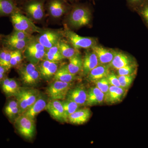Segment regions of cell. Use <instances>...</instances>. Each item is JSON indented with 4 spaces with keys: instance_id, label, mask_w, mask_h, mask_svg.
Listing matches in <instances>:
<instances>
[{
    "instance_id": "41",
    "label": "cell",
    "mask_w": 148,
    "mask_h": 148,
    "mask_svg": "<svg viewBox=\"0 0 148 148\" xmlns=\"http://www.w3.org/2000/svg\"><path fill=\"white\" fill-rule=\"evenodd\" d=\"M3 36L2 35H0V44L2 43V41Z\"/></svg>"
},
{
    "instance_id": "16",
    "label": "cell",
    "mask_w": 148,
    "mask_h": 148,
    "mask_svg": "<svg viewBox=\"0 0 148 148\" xmlns=\"http://www.w3.org/2000/svg\"><path fill=\"white\" fill-rule=\"evenodd\" d=\"M91 49L97 56L99 64L103 65L110 64L116 52L97 45L94 46Z\"/></svg>"
},
{
    "instance_id": "29",
    "label": "cell",
    "mask_w": 148,
    "mask_h": 148,
    "mask_svg": "<svg viewBox=\"0 0 148 148\" xmlns=\"http://www.w3.org/2000/svg\"><path fill=\"white\" fill-rule=\"evenodd\" d=\"M64 59V58L61 55L59 50L58 43L47 49L43 58V59L54 62H59Z\"/></svg>"
},
{
    "instance_id": "14",
    "label": "cell",
    "mask_w": 148,
    "mask_h": 148,
    "mask_svg": "<svg viewBox=\"0 0 148 148\" xmlns=\"http://www.w3.org/2000/svg\"><path fill=\"white\" fill-rule=\"evenodd\" d=\"M48 102L45 95L40 93L36 101L23 114L35 121L37 116L41 112L45 110Z\"/></svg>"
},
{
    "instance_id": "2",
    "label": "cell",
    "mask_w": 148,
    "mask_h": 148,
    "mask_svg": "<svg viewBox=\"0 0 148 148\" xmlns=\"http://www.w3.org/2000/svg\"><path fill=\"white\" fill-rule=\"evenodd\" d=\"M39 90L33 88L21 87L15 96L20 108V115L23 114L36 101Z\"/></svg>"
},
{
    "instance_id": "4",
    "label": "cell",
    "mask_w": 148,
    "mask_h": 148,
    "mask_svg": "<svg viewBox=\"0 0 148 148\" xmlns=\"http://www.w3.org/2000/svg\"><path fill=\"white\" fill-rule=\"evenodd\" d=\"M10 20L14 30L33 33L40 34L43 29L37 27L30 18L21 14L20 11L16 12L10 16Z\"/></svg>"
},
{
    "instance_id": "23",
    "label": "cell",
    "mask_w": 148,
    "mask_h": 148,
    "mask_svg": "<svg viewBox=\"0 0 148 148\" xmlns=\"http://www.w3.org/2000/svg\"><path fill=\"white\" fill-rule=\"evenodd\" d=\"M110 68L109 65L99 64L87 75L88 80L89 82H94L103 78L107 77L110 73Z\"/></svg>"
},
{
    "instance_id": "12",
    "label": "cell",
    "mask_w": 148,
    "mask_h": 148,
    "mask_svg": "<svg viewBox=\"0 0 148 148\" xmlns=\"http://www.w3.org/2000/svg\"><path fill=\"white\" fill-rule=\"evenodd\" d=\"M0 87L3 92L8 98L15 97L21 88L16 79L8 77L0 81Z\"/></svg>"
},
{
    "instance_id": "27",
    "label": "cell",
    "mask_w": 148,
    "mask_h": 148,
    "mask_svg": "<svg viewBox=\"0 0 148 148\" xmlns=\"http://www.w3.org/2000/svg\"><path fill=\"white\" fill-rule=\"evenodd\" d=\"M69 63L66 65L67 69L71 73L77 75L82 71L83 59L80 53L69 59Z\"/></svg>"
},
{
    "instance_id": "10",
    "label": "cell",
    "mask_w": 148,
    "mask_h": 148,
    "mask_svg": "<svg viewBox=\"0 0 148 148\" xmlns=\"http://www.w3.org/2000/svg\"><path fill=\"white\" fill-rule=\"evenodd\" d=\"M58 62L42 59L37 66L41 79L47 81L54 77L58 69Z\"/></svg>"
},
{
    "instance_id": "30",
    "label": "cell",
    "mask_w": 148,
    "mask_h": 148,
    "mask_svg": "<svg viewBox=\"0 0 148 148\" xmlns=\"http://www.w3.org/2000/svg\"><path fill=\"white\" fill-rule=\"evenodd\" d=\"M63 108L64 109V116L66 122H68V119L69 116L75 112L78 109L80 108L79 105L74 102L66 99L62 101Z\"/></svg>"
},
{
    "instance_id": "37",
    "label": "cell",
    "mask_w": 148,
    "mask_h": 148,
    "mask_svg": "<svg viewBox=\"0 0 148 148\" xmlns=\"http://www.w3.org/2000/svg\"><path fill=\"white\" fill-rule=\"evenodd\" d=\"M107 78L110 86L117 87H121L118 76L116 75L114 73H110Z\"/></svg>"
},
{
    "instance_id": "13",
    "label": "cell",
    "mask_w": 148,
    "mask_h": 148,
    "mask_svg": "<svg viewBox=\"0 0 148 148\" xmlns=\"http://www.w3.org/2000/svg\"><path fill=\"white\" fill-rule=\"evenodd\" d=\"M88 91L82 85L71 88L67 94V99L74 101L80 106H85Z\"/></svg>"
},
{
    "instance_id": "17",
    "label": "cell",
    "mask_w": 148,
    "mask_h": 148,
    "mask_svg": "<svg viewBox=\"0 0 148 148\" xmlns=\"http://www.w3.org/2000/svg\"><path fill=\"white\" fill-rule=\"evenodd\" d=\"M65 0H49L47 2L48 11L53 18L61 17L66 13L67 7Z\"/></svg>"
},
{
    "instance_id": "3",
    "label": "cell",
    "mask_w": 148,
    "mask_h": 148,
    "mask_svg": "<svg viewBox=\"0 0 148 148\" xmlns=\"http://www.w3.org/2000/svg\"><path fill=\"white\" fill-rule=\"evenodd\" d=\"M18 71L21 81L26 86H35L41 79L37 65L30 62L19 67Z\"/></svg>"
},
{
    "instance_id": "1",
    "label": "cell",
    "mask_w": 148,
    "mask_h": 148,
    "mask_svg": "<svg viewBox=\"0 0 148 148\" xmlns=\"http://www.w3.org/2000/svg\"><path fill=\"white\" fill-rule=\"evenodd\" d=\"M90 18L91 13L87 7L77 5L74 6L70 12L68 22L71 27L79 28L89 24Z\"/></svg>"
},
{
    "instance_id": "22",
    "label": "cell",
    "mask_w": 148,
    "mask_h": 148,
    "mask_svg": "<svg viewBox=\"0 0 148 148\" xmlns=\"http://www.w3.org/2000/svg\"><path fill=\"white\" fill-rule=\"evenodd\" d=\"M98 57L93 51H87L83 59L82 71L84 75H87L89 73L99 65Z\"/></svg>"
},
{
    "instance_id": "21",
    "label": "cell",
    "mask_w": 148,
    "mask_h": 148,
    "mask_svg": "<svg viewBox=\"0 0 148 148\" xmlns=\"http://www.w3.org/2000/svg\"><path fill=\"white\" fill-rule=\"evenodd\" d=\"M105 95L96 86L90 88L87 92L85 106H92L102 104L105 100Z\"/></svg>"
},
{
    "instance_id": "40",
    "label": "cell",
    "mask_w": 148,
    "mask_h": 148,
    "mask_svg": "<svg viewBox=\"0 0 148 148\" xmlns=\"http://www.w3.org/2000/svg\"><path fill=\"white\" fill-rule=\"evenodd\" d=\"M6 77H7V75L0 73V81L3 79L5 78Z\"/></svg>"
},
{
    "instance_id": "42",
    "label": "cell",
    "mask_w": 148,
    "mask_h": 148,
    "mask_svg": "<svg viewBox=\"0 0 148 148\" xmlns=\"http://www.w3.org/2000/svg\"><path fill=\"white\" fill-rule=\"evenodd\" d=\"M65 1H72V0H65Z\"/></svg>"
},
{
    "instance_id": "35",
    "label": "cell",
    "mask_w": 148,
    "mask_h": 148,
    "mask_svg": "<svg viewBox=\"0 0 148 148\" xmlns=\"http://www.w3.org/2000/svg\"><path fill=\"white\" fill-rule=\"evenodd\" d=\"M117 71L118 75H136L137 71V64H132L121 68Z\"/></svg>"
},
{
    "instance_id": "33",
    "label": "cell",
    "mask_w": 148,
    "mask_h": 148,
    "mask_svg": "<svg viewBox=\"0 0 148 148\" xmlns=\"http://www.w3.org/2000/svg\"><path fill=\"white\" fill-rule=\"evenodd\" d=\"M135 75H117L121 87L128 90L135 79Z\"/></svg>"
},
{
    "instance_id": "26",
    "label": "cell",
    "mask_w": 148,
    "mask_h": 148,
    "mask_svg": "<svg viewBox=\"0 0 148 148\" xmlns=\"http://www.w3.org/2000/svg\"><path fill=\"white\" fill-rule=\"evenodd\" d=\"M77 78V75L71 73L68 71L66 65L60 67L53 77L54 80L68 83L73 82Z\"/></svg>"
},
{
    "instance_id": "15",
    "label": "cell",
    "mask_w": 148,
    "mask_h": 148,
    "mask_svg": "<svg viewBox=\"0 0 148 148\" xmlns=\"http://www.w3.org/2000/svg\"><path fill=\"white\" fill-rule=\"evenodd\" d=\"M127 91L121 87L110 86L108 93L105 95L104 101L108 104L119 103L125 97Z\"/></svg>"
},
{
    "instance_id": "28",
    "label": "cell",
    "mask_w": 148,
    "mask_h": 148,
    "mask_svg": "<svg viewBox=\"0 0 148 148\" xmlns=\"http://www.w3.org/2000/svg\"><path fill=\"white\" fill-rule=\"evenodd\" d=\"M58 46L61 55L64 58L69 59L79 53L78 49L73 47L70 44L64 40H61L58 43Z\"/></svg>"
},
{
    "instance_id": "31",
    "label": "cell",
    "mask_w": 148,
    "mask_h": 148,
    "mask_svg": "<svg viewBox=\"0 0 148 148\" xmlns=\"http://www.w3.org/2000/svg\"><path fill=\"white\" fill-rule=\"evenodd\" d=\"M46 50L24 51V56L29 62L37 65L44 58Z\"/></svg>"
},
{
    "instance_id": "32",
    "label": "cell",
    "mask_w": 148,
    "mask_h": 148,
    "mask_svg": "<svg viewBox=\"0 0 148 148\" xmlns=\"http://www.w3.org/2000/svg\"><path fill=\"white\" fill-rule=\"evenodd\" d=\"M12 51L7 48L4 47L0 48V65H2L10 70V63Z\"/></svg>"
},
{
    "instance_id": "34",
    "label": "cell",
    "mask_w": 148,
    "mask_h": 148,
    "mask_svg": "<svg viewBox=\"0 0 148 148\" xmlns=\"http://www.w3.org/2000/svg\"><path fill=\"white\" fill-rule=\"evenodd\" d=\"M10 39L19 40H30L33 38L32 34L27 32L14 30L13 32L8 36H5Z\"/></svg>"
},
{
    "instance_id": "20",
    "label": "cell",
    "mask_w": 148,
    "mask_h": 148,
    "mask_svg": "<svg viewBox=\"0 0 148 148\" xmlns=\"http://www.w3.org/2000/svg\"><path fill=\"white\" fill-rule=\"evenodd\" d=\"M135 64H136L135 61L127 54L116 51L109 66L110 68L117 70L125 66Z\"/></svg>"
},
{
    "instance_id": "8",
    "label": "cell",
    "mask_w": 148,
    "mask_h": 148,
    "mask_svg": "<svg viewBox=\"0 0 148 148\" xmlns=\"http://www.w3.org/2000/svg\"><path fill=\"white\" fill-rule=\"evenodd\" d=\"M36 40L46 50L58 43L64 36L63 32L53 29L42 30Z\"/></svg>"
},
{
    "instance_id": "36",
    "label": "cell",
    "mask_w": 148,
    "mask_h": 148,
    "mask_svg": "<svg viewBox=\"0 0 148 148\" xmlns=\"http://www.w3.org/2000/svg\"><path fill=\"white\" fill-rule=\"evenodd\" d=\"M94 83H95L96 87L103 92L105 95L108 93L110 85L109 84L107 77L103 78Z\"/></svg>"
},
{
    "instance_id": "38",
    "label": "cell",
    "mask_w": 148,
    "mask_h": 148,
    "mask_svg": "<svg viewBox=\"0 0 148 148\" xmlns=\"http://www.w3.org/2000/svg\"><path fill=\"white\" fill-rule=\"evenodd\" d=\"M140 12L148 25V3H146L140 10Z\"/></svg>"
},
{
    "instance_id": "7",
    "label": "cell",
    "mask_w": 148,
    "mask_h": 148,
    "mask_svg": "<svg viewBox=\"0 0 148 148\" xmlns=\"http://www.w3.org/2000/svg\"><path fill=\"white\" fill-rule=\"evenodd\" d=\"M72 86V82H64L54 80L48 86L47 93L51 100H65Z\"/></svg>"
},
{
    "instance_id": "19",
    "label": "cell",
    "mask_w": 148,
    "mask_h": 148,
    "mask_svg": "<svg viewBox=\"0 0 148 148\" xmlns=\"http://www.w3.org/2000/svg\"><path fill=\"white\" fill-rule=\"evenodd\" d=\"M91 115V112L89 108H79L69 116L68 122L75 125L83 124L89 120Z\"/></svg>"
},
{
    "instance_id": "39",
    "label": "cell",
    "mask_w": 148,
    "mask_h": 148,
    "mask_svg": "<svg viewBox=\"0 0 148 148\" xmlns=\"http://www.w3.org/2000/svg\"><path fill=\"white\" fill-rule=\"evenodd\" d=\"M143 1V0H128V2L132 4H137Z\"/></svg>"
},
{
    "instance_id": "25",
    "label": "cell",
    "mask_w": 148,
    "mask_h": 148,
    "mask_svg": "<svg viewBox=\"0 0 148 148\" xmlns=\"http://www.w3.org/2000/svg\"><path fill=\"white\" fill-rule=\"evenodd\" d=\"M20 11L15 0H0V16H10Z\"/></svg>"
},
{
    "instance_id": "5",
    "label": "cell",
    "mask_w": 148,
    "mask_h": 148,
    "mask_svg": "<svg viewBox=\"0 0 148 148\" xmlns=\"http://www.w3.org/2000/svg\"><path fill=\"white\" fill-rule=\"evenodd\" d=\"M14 126L19 135L26 140H32L36 133L35 121L24 114H21L15 119Z\"/></svg>"
},
{
    "instance_id": "11",
    "label": "cell",
    "mask_w": 148,
    "mask_h": 148,
    "mask_svg": "<svg viewBox=\"0 0 148 148\" xmlns=\"http://www.w3.org/2000/svg\"><path fill=\"white\" fill-rule=\"evenodd\" d=\"M45 110L53 119L60 122H66L63 104L61 100L50 99L48 102Z\"/></svg>"
},
{
    "instance_id": "6",
    "label": "cell",
    "mask_w": 148,
    "mask_h": 148,
    "mask_svg": "<svg viewBox=\"0 0 148 148\" xmlns=\"http://www.w3.org/2000/svg\"><path fill=\"white\" fill-rule=\"evenodd\" d=\"M63 34L68 42L77 49L91 48L97 45V40L95 38L81 36L70 29H65Z\"/></svg>"
},
{
    "instance_id": "18",
    "label": "cell",
    "mask_w": 148,
    "mask_h": 148,
    "mask_svg": "<svg viewBox=\"0 0 148 148\" xmlns=\"http://www.w3.org/2000/svg\"><path fill=\"white\" fill-rule=\"evenodd\" d=\"M6 103L4 112L6 116L11 122L20 115V108L18 102L15 97H11Z\"/></svg>"
},
{
    "instance_id": "9",
    "label": "cell",
    "mask_w": 148,
    "mask_h": 148,
    "mask_svg": "<svg viewBox=\"0 0 148 148\" xmlns=\"http://www.w3.org/2000/svg\"><path fill=\"white\" fill-rule=\"evenodd\" d=\"M47 0H28L24 4V10L32 19H42L45 15V5Z\"/></svg>"
},
{
    "instance_id": "24",
    "label": "cell",
    "mask_w": 148,
    "mask_h": 148,
    "mask_svg": "<svg viewBox=\"0 0 148 148\" xmlns=\"http://www.w3.org/2000/svg\"><path fill=\"white\" fill-rule=\"evenodd\" d=\"M33 38L30 40L10 39L5 37L3 38L2 44L3 47L12 51L24 50Z\"/></svg>"
}]
</instances>
